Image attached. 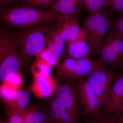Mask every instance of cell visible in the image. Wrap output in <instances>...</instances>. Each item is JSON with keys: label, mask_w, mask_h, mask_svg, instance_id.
<instances>
[{"label": "cell", "mask_w": 123, "mask_h": 123, "mask_svg": "<svg viewBox=\"0 0 123 123\" xmlns=\"http://www.w3.org/2000/svg\"><path fill=\"white\" fill-rule=\"evenodd\" d=\"M64 15L38 7L19 4L1 9L0 20L9 29H29L42 25H56Z\"/></svg>", "instance_id": "cell-1"}, {"label": "cell", "mask_w": 123, "mask_h": 123, "mask_svg": "<svg viewBox=\"0 0 123 123\" xmlns=\"http://www.w3.org/2000/svg\"><path fill=\"white\" fill-rule=\"evenodd\" d=\"M52 25H42L29 29H21L13 34L23 62L39 55L46 45V36Z\"/></svg>", "instance_id": "cell-2"}, {"label": "cell", "mask_w": 123, "mask_h": 123, "mask_svg": "<svg viewBox=\"0 0 123 123\" xmlns=\"http://www.w3.org/2000/svg\"><path fill=\"white\" fill-rule=\"evenodd\" d=\"M102 64L99 60L65 57L59 65L55 74L56 78L62 82L75 83L84 77L87 76Z\"/></svg>", "instance_id": "cell-3"}, {"label": "cell", "mask_w": 123, "mask_h": 123, "mask_svg": "<svg viewBox=\"0 0 123 123\" xmlns=\"http://www.w3.org/2000/svg\"><path fill=\"white\" fill-rule=\"evenodd\" d=\"M117 72L103 64L99 65L86 77L99 98L102 110L105 111L109 102L111 90Z\"/></svg>", "instance_id": "cell-4"}, {"label": "cell", "mask_w": 123, "mask_h": 123, "mask_svg": "<svg viewBox=\"0 0 123 123\" xmlns=\"http://www.w3.org/2000/svg\"><path fill=\"white\" fill-rule=\"evenodd\" d=\"M112 20L110 12H106L89 13L82 22V27L85 31L91 52H94L97 47L106 37Z\"/></svg>", "instance_id": "cell-5"}, {"label": "cell", "mask_w": 123, "mask_h": 123, "mask_svg": "<svg viewBox=\"0 0 123 123\" xmlns=\"http://www.w3.org/2000/svg\"><path fill=\"white\" fill-rule=\"evenodd\" d=\"M94 52L105 66L115 70L123 64V42L115 35L110 28L106 37Z\"/></svg>", "instance_id": "cell-6"}, {"label": "cell", "mask_w": 123, "mask_h": 123, "mask_svg": "<svg viewBox=\"0 0 123 123\" xmlns=\"http://www.w3.org/2000/svg\"><path fill=\"white\" fill-rule=\"evenodd\" d=\"M0 61V80L2 85L11 77L18 74L24 62L12 33L7 51Z\"/></svg>", "instance_id": "cell-7"}, {"label": "cell", "mask_w": 123, "mask_h": 123, "mask_svg": "<svg viewBox=\"0 0 123 123\" xmlns=\"http://www.w3.org/2000/svg\"><path fill=\"white\" fill-rule=\"evenodd\" d=\"M76 86L79 108L82 116H90L102 110L98 97L86 79H80Z\"/></svg>", "instance_id": "cell-8"}, {"label": "cell", "mask_w": 123, "mask_h": 123, "mask_svg": "<svg viewBox=\"0 0 123 123\" xmlns=\"http://www.w3.org/2000/svg\"><path fill=\"white\" fill-rule=\"evenodd\" d=\"M56 97L62 102L70 115L77 120L79 117V105L76 85L75 83L62 82L58 84Z\"/></svg>", "instance_id": "cell-9"}, {"label": "cell", "mask_w": 123, "mask_h": 123, "mask_svg": "<svg viewBox=\"0 0 123 123\" xmlns=\"http://www.w3.org/2000/svg\"><path fill=\"white\" fill-rule=\"evenodd\" d=\"M91 52L86 33L82 27L77 38L66 43L64 55L76 59H90Z\"/></svg>", "instance_id": "cell-10"}, {"label": "cell", "mask_w": 123, "mask_h": 123, "mask_svg": "<svg viewBox=\"0 0 123 123\" xmlns=\"http://www.w3.org/2000/svg\"><path fill=\"white\" fill-rule=\"evenodd\" d=\"M57 26L66 43L73 41L79 35L81 28L79 15H64L63 19L57 24Z\"/></svg>", "instance_id": "cell-11"}, {"label": "cell", "mask_w": 123, "mask_h": 123, "mask_svg": "<svg viewBox=\"0 0 123 123\" xmlns=\"http://www.w3.org/2000/svg\"><path fill=\"white\" fill-rule=\"evenodd\" d=\"M30 94L26 91L16 90L6 101V113L10 117L17 113H21L29 105Z\"/></svg>", "instance_id": "cell-12"}, {"label": "cell", "mask_w": 123, "mask_h": 123, "mask_svg": "<svg viewBox=\"0 0 123 123\" xmlns=\"http://www.w3.org/2000/svg\"><path fill=\"white\" fill-rule=\"evenodd\" d=\"M48 123H78L62 102L56 97L51 101L47 113Z\"/></svg>", "instance_id": "cell-13"}, {"label": "cell", "mask_w": 123, "mask_h": 123, "mask_svg": "<svg viewBox=\"0 0 123 123\" xmlns=\"http://www.w3.org/2000/svg\"><path fill=\"white\" fill-rule=\"evenodd\" d=\"M31 90L34 94L40 98H47L56 91L58 84L51 76H34Z\"/></svg>", "instance_id": "cell-14"}, {"label": "cell", "mask_w": 123, "mask_h": 123, "mask_svg": "<svg viewBox=\"0 0 123 123\" xmlns=\"http://www.w3.org/2000/svg\"><path fill=\"white\" fill-rule=\"evenodd\" d=\"M46 44L48 49L60 59L64 55L66 42L62 37L57 24L52 25L46 36Z\"/></svg>", "instance_id": "cell-15"}, {"label": "cell", "mask_w": 123, "mask_h": 123, "mask_svg": "<svg viewBox=\"0 0 123 123\" xmlns=\"http://www.w3.org/2000/svg\"><path fill=\"white\" fill-rule=\"evenodd\" d=\"M123 103V73H117L111 93L109 102L105 112L116 114Z\"/></svg>", "instance_id": "cell-16"}, {"label": "cell", "mask_w": 123, "mask_h": 123, "mask_svg": "<svg viewBox=\"0 0 123 123\" xmlns=\"http://www.w3.org/2000/svg\"><path fill=\"white\" fill-rule=\"evenodd\" d=\"M83 7V0H55L50 10L63 15H79Z\"/></svg>", "instance_id": "cell-17"}, {"label": "cell", "mask_w": 123, "mask_h": 123, "mask_svg": "<svg viewBox=\"0 0 123 123\" xmlns=\"http://www.w3.org/2000/svg\"><path fill=\"white\" fill-rule=\"evenodd\" d=\"M22 123H48L47 114L34 108L25 109L22 112Z\"/></svg>", "instance_id": "cell-18"}, {"label": "cell", "mask_w": 123, "mask_h": 123, "mask_svg": "<svg viewBox=\"0 0 123 123\" xmlns=\"http://www.w3.org/2000/svg\"><path fill=\"white\" fill-rule=\"evenodd\" d=\"M84 7L89 13L102 12L107 11L108 0H83Z\"/></svg>", "instance_id": "cell-19"}, {"label": "cell", "mask_w": 123, "mask_h": 123, "mask_svg": "<svg viewBox=\"0 0 123 123\" xmlns=\"http://www.w3.org/2000/svg\"><path fill=\"white\" fill-rule=\"evenodd\" d=\"M84 123H119L117 116H112L110 113L101 111L87 117Z\"/></svg>", "instance_id": "cell-20"}, {"label": "cell", "mask_w": 123, "mask_h": 123, "mask_svg": "<svg viewBox=\"0 0 123 123\" xmlns=\"http://www.w3.org/2000/svg\"><path fill=\"white\" fill-rule=\"evenodd\" d=\"M55 0H18L17 4L38 7L50 10Z\"/></svg>", "instance_id": "cell-21"}, {"label": "cell", "mask_w": 123, "mask_h": 123, "mask_svg": "<svg viewBox=\"0 0 123 123\" xmlns=\"http://www.w3.org/2000/svg\"><path fill=\"white\" fill-rule=\"evenodd\" d=\"M111 28L115 35L123 42V12L112 20Z\"/></svg>", "instance_id": "cell-22"}, {"label": "cell", "mask_w": 123, "mask_h": 123, "mask_svg": "<svg viewBox=\"0 0 123 123\" xmlns=\"http://www.w3.org/2000/svg\"><path fill=\"white\" fill-rule=\"evenodd\" d=\"M11 33L2 30H0V60L4 56L10 39Z\"/></svg>", "instance_id": "cell-23"}, {"label": "cell", "mask_w": 123, "mask_h": 123, "mask_svg": "<svg viewBox=\"0 0 123 123\" xmlns=\"http://www.w3.org/2000/svg\"><path fill=\"white\" fill-rule=\"evenodd\" d=\"M34 76H51V66L47 63L39 62L32 70Z\"/></svg>", "instance_id": "cell-24"}, {"label": "cell", "mask_w": 123, "mask_h": 123, "mask_svg": "<svg viewBox=\"0 0 123 123\" xmlns=\"http://www.w3.org/2000/svg\"><path fill=\"white\" fill-rule=\"evenodd\" d=\"M39 54L40 58L51 67H55L58 64L59 59L48 49L42 51Z\"/></svg>", "instance_id": "cell-25"}, {"label": "cell", "mask_w": 123, "mask_h": 123, "mask_svg": "<svg viewBox=\"0 0 123 123\" xmlns=\"http://www.w3.org/2000/svg\"><path fill=\"white\" fill-rule=\"evenodd\" d=\"M22 82V79L19 74L15 76L11 77L3 85H7L12 88L15 90H17V89L20 86Z\"/></svg>", "instance_id": "cell-26"}, {"label": "cell", "mask_w": 123, "mask_h": 123, "mask_svg": "<svg viewBox=\"0 0 123 123\" xmlns=\"http://www.w3.org/2000/svg\"><path fill=\"white\" fill-rule=\"evenodd\" d=\"M108 7L111 11L123 12V0H108Z\"/></svg>", "instance_id": "cell-27"}, {"label": "cell", "mask_w": 123, "mask_h": 123, "mask_svg": "<svg viewBox=\"0 0 123 123\" xmlns=\"http://www.w3.org/2000/svg\"><path fill=\"white\" fill-rule=\"evenodd\" d=\"M15 90L7 85H1L0 88V94L3 101H6L9 98Z\"/></svg>", "instance_id": "cell-28"}, {"label": "cell", "mask_w": 123, "mask_h": 123, "mask_svg": "<svg viewBox=\"0 0 123 123\" xmlns=\"http://www.w3.org/2000/svg\"><path fill=\"white\" fill-rule=\"evenodd\" d=\"M22 112L13 115L10 117L8 119L4 121L3 123H22L23 119Z\"/></svg>", "instance_id": "cell-29"}, {"label": "cell", "mask_w": 123, "mask_h": 123, "mask_svg": "<svg viewBox=\"0 0 123 123\" xmlns=\"http://www.w3.org/2000/svg\"><path fill=\"white\" fill-rule=\"evenodd\" d=\"M18 0H0V7L2 9L17 4Z\"/></svg>", "instance_id": "cell-30"}, {"label": "cell", "mask_w": 123, "mask_h": 123, "mask_svg": "<svg viewBox=\"0 0 123 123\" xmlns=\"http://www.w3.org/2000/svg\"><path fill=\"white\" fill-rule=\"evenodd\" d=\"M116 116H117L119 123H123V112L120 114Z\"/></svg>", "instance_id": "cell-31"}, {"label": "cell", "mask_w": 123, "mask_h": 123, "mask_svg": "<svg viewBox=\"0 0 123 123\" xmlns=\"http://www.w3.org/2000/svg\"><path fill=\"white\" fill-rule=\"evenodd\" d=\"M123 112V103L122 104V105H121L120 108L118 112L116 114H115V115H118L120 114H121Z\"/></svg>", "instance_id": "cell-32"}, {"label": "cell", "mask_w": 123, "mask_h": 123, "mask_svg": "<svg viewBox=\"0 0 123 123\" xmlns=\"http://www.w3.org/2000/svg\"><path fill=\"white\" fill-rule=\"evenodd\" d=\"M121 69H123V66H122V67H121Z\"/></svg>", "instance_id": "cell-33"}]
</instances>
